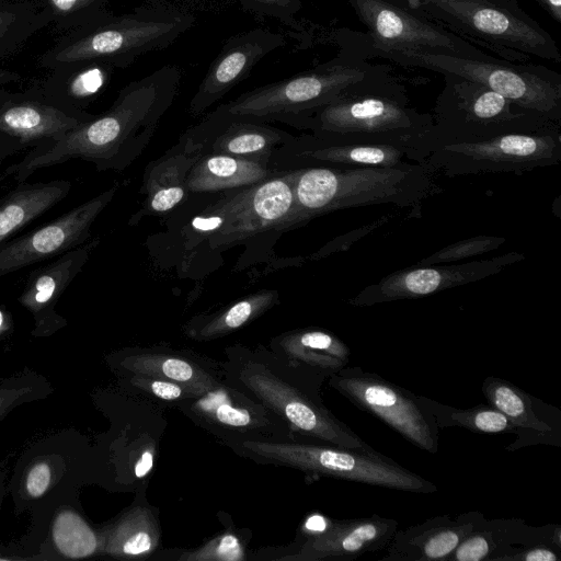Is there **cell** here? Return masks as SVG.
Returning <instances> with one entry per match:
<instances>
[{"label":"cell","mask_w":561,"mask_h":561,"mask_svg":"<svg viewBox=\"0 0 561 561\" xmlns=\"http://www.w3.org/2000/svg\"><path fill=\"white\" fill-rule=\"evenodd\" d=\"M182 70L162 66L126 84L112 106L64 135L33 147L7 170L20 183L43 168L82 159L99 171H122L146 149L179 94Z\"/></svg>","instance_id":"6da1fadb"},{"label":"cell","mask_w":561,"mask_h":561,"mask_svg":"<svg viewBox=\"0 0 561 561\" xmlns=\"http://www.w3.org/2000/svg\"><path fill=\"white\" fill-rule=\"evenodd\" d=\"M225 356L224 381L280 417L298 440L374 449L325 407L321 388L327 374L290 365L262 345H231Z\"/></svg>","instance_id":"7a4b0ae2"},{"label":"cell","mask_w":561,"mask_h":561,"mask_svg":"<svg viewBox=\"0 0 561 561\" xmlns=\"http://www.w3.org/2000/svg\"><path fill=\"white\" fill-rule=\"evenodd\" d=\"M295 204L280 230L339 209L393 204H420L442 188L420 163L401 167L289 169Z\"/></svg>","instance_id":"3957f363"},{"label":"cell","mask_w":561,"mask_h":561,"mask_svg":"<svg viewBox=\"0 0 561 561\" xmlns=\"http://www.w3.org/2000/svg\"><path fill=\"white\" fill-rule=\"evenodd\" d=\"M354 87L291 126L330 140L393 147L420 164L438 148L432 115L409 107L398 93Z\"/></svg>","instance_id":"277c9868"},{"label":"cell","mask_w":561,"mask_h":561,"mask_svg":"<svg viewBox=\"0 0 561 561\" xmlns=\"http://www.w3.org/2000/svg\"><path fill=\"white\" fill-rule=\"evenodd\" d=\"M186 11L167 7H141L133 12L105 15L62 35L38 58L41 67L54 69L80 60H105L125 69L139 57L171 46L195 24Z\"/></svg>","instance_id":"5b68a950"},{"label":"cell","mask_w":561,"mask_h":561,"mask_svg":"<svg viewBox=\"0 0 561 561\" xmlns=\"http://www.w3.org/2000/svg\"><path fill=\"white\" fill-rule=\"evenodd\" d=\"M236 453L257 462L295 468L311 477H329L414 493L437 491L432 481L375 449H351L309 440H249L243 442Z\"/></svg>","instance_id":"8992f818"},{"label":"cell","mask_w":561,"mask_h":561,"mask_svg":"<svg viewBox=\"0 0 561 561\" xmlns=\"http://www.w3.org/2000/svg\"><path fill=\"white\" fill-rule=\"evenodd\" d=\"M377 48L401 64L448 73L483 85L525 111L561 124L559 78L552 79L527 69L424 48L379 45Z\"/></svg>","instance_id":"52a82bcc"},{"label":"cell","mask_w":561,"mask_h":561,"mask_svg":"<svg viewBox=\"0 0 561 561\" xmlns=\"http://www.w3.org/2000/svg\"><path fill=\"white\" fill-rule=\"evenodd\" d=\"M435 113L438 148L561 125L520 108L495 91L462 79L447 87L437 100Z\"/></svg>","instance_id":"ba28073f"},{"label":"cell","mask_w":561,"mask_h":561,"mask_svg":"<svg viewBox=\"0 0 561 561\" xmlns=\"http://www.w3.org/2000/svg\"><path fill=\"white\" fill-rule=\"evenodd\" d=\"M561 163V125L527 134H507L476 142L443 146L422 163L446 176L523 174Z\"/></svg>","instance_id":"9c48e42d"},{"label":"cell","mask_w":561,"mask_h":561,"mask_svg":"<svg viewBox=\"0 0 561 561\" xmlns=\"http://www.w3.org/2000/svg\"><path fill=\"white\" fill-rule=\"evenodd\" d=\"M295 204L288 170L256 184L241 187L196 216L188 241L231 244L268 230H280Z\"/></svg>","instance_id":"30bf717a"},{"label":"cell","mask_w":561,"mask_h":561,"mask_svg":"<svg viewBox=\"0 0 561 561\" xmlns=\"http://www.w3.org/2000/svg\"><path fill=\"white\" fill-rule=\"evenodd\" d=\"M411 5L458 33L470 35L493 47L543 59L561 60L552 37L535 21L516 9L492 0H410ZM505 5V4H504Z\"/></svg>","instance_id":"8fae6325"},{"label":"cell","mask_w":561,"mask_h":561,"mask_svg":"<svg viewBox=\"0 0 561 561\" xmlns=\"http://www.w3.org/2000/svg\"><path fill=\"white\" fill-rule=\"evenodd\" d=\"M364 77V72L355 68L320 66L247 91L218 107L231 115L293 125L342 95Z\"/></svg>","instance_id":"7c38bea8"},{"label":"cell","mask_w":561,"mask_h":561,"mask_svg":"<svg viewBox=\"0 0 561 561\" xmlns=\"http://www.w3.org/2000/svg\"><path fill=\"white\" fill-rule=\"evenodd\" d=\"M328 380L351 403L381 420L415 447L431 454L438 451L439 428L420 394L357 366L343 367Z\"/></svg>","instance_id":"4fadbf2b"},{"label":"cell","mask_w":561,"mask_h":561,"mask_svg":"<svg viewBox=\"0 0 561 561\" xmlns=\"http://www.w3.org/2000/svg\"><path fill=\"white\" fill-rule=\"evenodd\" d=\"M176 407L234 451L249 440H298L280 417L225 381Z\"/></svg>","instance_id":"5bb4252c"},{"label":"cell","mask_w":561,"mask_h":561,"mask_svg":"<svg viewBox=\"0 0 561 561\" xmlns=\"http://www.w3.org/2000/svg\"><path fill=\"white\" fill-rule=\"evenodd\" d=\"M517 252L474 260L460 264L412 265L396 271L378 283L366 286L348 300L355 307H367L402 299H415L434 295L456 286L493 276L506 266L524 260Z\"/></svg>","instance_id":"9a60e30c"},{"label":"cell","mask_w":561,"mask_h":561,"mask_svg":"<svg viewBox=\"0 0 561 561\" xmlns=\"http://www.w3.org/2000/svg\"><path fill=\"white\" fill-rule=\"evenodd\" d=\"M115 192L116 186H113L44 226L1 243L0 277L80 247Z\"/></svg>","instance_id":"2e32d148"},{"label":"cell","mask_w":561,"mask_h":561,"mask_svg":"<svg viewBox=\"0 0 561 561\" xmlns=\"http://www.w3.org/2000/svg\"><path fill=\"white\" fill-rule=\"evenodd\" d=\"M283 34L252 28L229 37L208 67L188 104V113L199 116L243 81L272 51L286 45Z\"/></svg>","instance_id":"e0dca14e"},{"label":"cell","mask_w":561,"mask_h":561,"mask_svg":"<svg viewBox=\"0 0 561 561\" xmlns=\"http://www.w3.org/2000/svg\"><path fill=\"white\" fill-rule=\"evenodd\" d=\"M187 133L202 145L203 152L245 158L270 167L277 151L293 136L268 122L231 115L219 107Z\"/></svg>","instance_id":"ac0fdd59"},{"label":"cell","mask_w":561,"mask_h":561,"mask_svg":"<svg viewBox=\"0 0 561 561\" xmlns=\"http://www.w3.org/2000/svg\"><path fill=\"white\" fill-rule=\"evenodd\" d=\"M489 404L502 412L517 428L518 436L505 447L561 446V412L505 379L489 376L482 382Z\"/></svg>","instance_id":"d6986e66"},{"label":"cell","mask_w":561,"mask_h":561,"mask_svg":"<svg viewBox=\"0 0 561 561\" xmlns=\"http://www.w3.org/2000/svg\"><path fill=\"white\" fill-rule=\"evenodd\" d=\"M398 526L396 519L377 514L347 519L332 518L323 533L301 539L298 552L286 560L351 561L387 548Z\"/></svg>","instance_id":"ffe728a7"},{"label":"cell","mask_w":561,"mask_h":561,"mask_svg":"<svg viewBox=\"0 0 561 561\" xmlns=\"http://www.w3.org/2000/svg\"><path fill=\"white\" fill-rule=\"evenodd\" d=\"M405 152L393 147L348 144L312 134L291 136L273 160L276 170L307 167H401Z\"/></svg>","instance_id":"44dd1931"},{"label":"cell","mask_w":561,"mask_h":561,"mask_svg":"<svg viewBox=\"0 0 561 561\" xmlns=\"http://www.w3.org/2000/svg\"><path fill=\"white\" fill-rule=\"evenodd\" d=\"M484 515L469 511L456 517L438 515L394 533L381 561H447Z\"/></svg>","instance_id":"7402d4cb"},{"label":"cell","mask_w":561,"mask_h":561,"mask_svg":"<svg viewBox=\"0 0 561 561\" xmlns=\"http://www.w3.org/2000/svg\"><path fill=\"white\" fill-rule=\"evenodd\" d=\"M357 12L370 28L376 45L411 48L448 49L450 53L465 54L461 39L434 27L427 22L394 7L383 0H356ZM454 54V55H455ZM457 55V54H456ZM469 57H471L468 54Z\"/></svg>","instance_id":"603a6c76"},{"label":"cell","mask_w":561,"mask_h":561,"mask_svg":"<svg viewBox=\"0 0 561 561\" xmlns=\"http://www.w3.org/2000/svg\"><path fill=\"white\" fill-rule=\"evenodd\" d=\"M84 121L47 101L39 87L25 93H0V131L22 146L57 138Z\"/></svg>","instance_id":"cb8c5ba5"},{"label":"cell","mask_w":561,"mask_h":561,"mask_svg":"<svg viewBox=\"0 0 561 561\" xmlns=\"http://www.w3.org/2000/svg\"><path fill=\"white\" fill-rule=\"evenodd\" d=\"M549 543L561 550L560 525L529 526L522 518H483L447 561H499L514 548Z\"/></svg>","instance_id":"d4e9b609"},{"label":"cell","mask_w":561,"mask_h":561,"mask_svg":"<svg viewBox=\"0 0 561 561\" xmlns=\"http://www.w3.org/2000/svg\"><path fill=\"white\" fill-rule=\"evenodd\" d=\"M128 374L154 377L180 383L199 397L224 381L221 363L191 351L140 348L129 351L122 360Z\"/></svg>","instance_id":"484cf974"},{"label":"cell","mask_w":561,"mask_h":561,"mask_svg":"<svg viewBox=\"0 0 561 561\" xmlns=\"http://www.w3.org/2000/svg\"><path fill=\"white\" fill-rule=\"evenodd\" d=\"M116 68L105 60H80L50 70L39 90L44 98L62 111L89 119L84 107L107 87Z\"/></svg>","instance_id":"4316f807"},{"label":"cell","mask_w":561,"mask_h":561,"mask_svg":"<svg viewBox=\"0 0 561 561\" xmlns=\"http://www.w3.org/2000/svg\"><path fill=\"white\" fill-rule=\"evenodd\" d=\"M268 350L290 365L327 374L329 378L346 367L351 356L350 347L340 337L319 328L283 333L272 339Z\"/></svg>","instance_id":"83f0119b"},{"label":"cell","mask_w":561,"mask_h":561,"mask_svg":"<svg viewBox=\"0 0 561 561\" xmlns=\"http://www.w3.org/2000/svg\"><path fill=\"white\" fill-rule=\"evenodd\" d=\"M202 153V145L186 131L178 145L149 164L144 188L151 211H168L183 201L188 172Z\"/></svg>","instance_id":"f1b7e54d"},{"label":"cell","mask_w":561,"mask_h":561,"mask_svg":"<svg viewBox=\"0 0 561 561\" xmlns=\"http://www.w3.org/2000/svg\"><path fill=\"white\" fill-rule=\"evenodd\" d=\"M279 171L264 163L217 152H203L187 175L190 192H217L250 186Z\"/></svg>","instance_id":"f546056e"},{"label":"cell","mask_w":561,"mask_h":561,"mask_svg":"<svg viewBox=\"0 0 561 561\" xmlns=\"http://www.w3.org/2000/svg\"><path fill=\"white\" fill-rule=\"evenodd\" d=\"M70 190L71 183L65 180L22 182L0 199V244L62 201Z\"/></svg>","instance_id":"4dcf8cb0"},{"label":"cell","mask_w":561,"mask_h":561,"mask_svg":"<svg viewBox=\"0 0 561 561\" xmlns=\"http://www.w3.org/2000/svg\"><path fill=\"white\" fill-rule=\"evenodd\" d=\"M90 245L77 247L51 263L34 270L25 283L21 301L34 311L51 310L57 299L87 263Z\"/></svg>","instance_id":"1f68e13d"},{"label":"cell","mask_w":561,"mask_h":561,"mask_svg":"<svg viewBox=\"0 0 561 561\" xmlns=\"http://www.w3.org/2000/svg\"><path fill=\"white\" fill-rule=\"evenodd\" d=\"M278 302L276 290H260L248 295L229 307L206 317L187 330L197 341H211L232 333L253 321Z\"/></svg>","instance_id":"d6a6232c"},{"label":"cell","mask_w":561,"mask_h":561,"mask_svg":"<svg viewBox=\"0 0 561 561\" xmlns=\"http://www.w3.org/2000/svg\"><path fill=\"white\" fill-rule=\"evenodd\" d=\"M422 403L432 413L439 430L460 427L479 434H513L517 428L497 409L491 404H477L469 409L443 404L425 396H420Z\"/></svg>","instance_id":"836d02e7"},{"label":"cell","mask_w":561,"mask_h":561,"mask_svg":"<svg viewBox=\"0 0 561 561\" xmlns=\"http://www.w3.org/2000/svg\"><path fill=\"white\" fill-rule=\"evenodd\" d=\"M161 529L150 507L137 506L122 519L113 534L111 550L122 557L144 559L160 542Z\"/></svg>","instance_id":"e575fe53"},{"label":"cell","mask_w":561,"mask_h":561,"mask_svg":"<svg viewBox=\"0 0 561 561\" xmlns=\"http://www.w3.org/2000/svg\"><path fill=\"white\" fill-rule=\"evenodd\" d=\"M47 25L39 4L26 0H0V56L10 55Z\"/></svg>","instance_id":"d590c367"},{"label":"cell","mask_w":561,"mask_h":561,"mask_svg":"<svg viewBox=\"0 0 561 561\" xmlns=\"http://www.w3.org/2000/svg\"><path fill=\"white\" fill-rule=\"evenodd\" d=\"M111 0H43L39 10L57 31L70 32L108 13Z\"/></svg>","instance_id":"8d00e7d4"},{"label":"cell","mask_w":561,"mask_h":561,"mask_svg":"<svg viewBox=\"0 0 561 561\" xmlns=\"http://www.w3.org/2000/svg\"><path fill=\"white\" fill-rule=\"evenodd\" d=\"M53 537L58 550L69 558H84L96 549V538L91 528L76 513L61 512L55 519Z\"/></svg>","instance_id":"74e56055"},{"label":"cell","mask_w":561,"mask_h":561,"mask_svg":"<svg viewBox=\"0 0 561 561\" xmlns=\"http://www.w3.org/2000/svg\"><path fill=\"white\" fill-rule=\"evenodd\" d=\"M504 242L505 238L502 237L484 234L471 237L442 248L430 256L417 261L414 265H435L474 257L496 250Z\"/></svg>","instance_id":"f35d334b"},{"label":"cell","mask_w":561,"mask_h":561,"mask_svg":"<svg viewBox=\"0 0 561 561\" xmlns=\"http://www.w3.org/2000/svg\"><path fill=\"white\" fill-rule=\"evenodd\" d=\"M178 559L183 561H241L245 559V552L241 538L232 531H226L195 550L183 552Z\"/></svg>","instance_id":"ab89813d"},{"label":"cell","mask_w":561,"mask_h":561,"mask_svg":"<svg viewBox=\"0 0 561 561\" xmlns=\"http://www.w3.org/2000/svg\"><path fill=\"white\" fill-rule=\"evenodd\" d=\"M129 383L140 394L167 403H180L196 396L184 386L154 377L128 374Z\"/></svg>","instance_id":"60d3db41"},{"label":"cell","mask_w":561,"mask_h":561,"mask_svg":"<svg viewBox=\"0 0 561 561\" xmlns=\"http://www.w3.org/2000/svg\"><path fill=\"white\" fill-rule=\"evenodd\" d=\"M243 10L265 19L276 20L287 26L296 25V15L301 9V0H229Z\"/></svg>","instance_id":"b9f144b4"},{"label":"cell","mask_w":561,"mask_h":561,"mask_svg":"<svg viewBox=\"0 0 561 561\" xmlns=\"http://www.w3.org/2000/svg\"><path fill=\"white\" fill-rule=\"evenodd\" d=\"M560 551L549 543H535L514 548L499 561H559Z\"/></svg>","instance_id":"7bdbcfd3"},{"label":"cell","mask_w":561,"mask_h":561,"mask_svg":"<svg viewBox=\"0 0 561 561\" xmlns=\"http://www.w3.org/2000/svg\"><path fill=\"white\" fill-rule=\"evenodd\" d=\"M51 479L50 468L47 463L35 465L26 478V490L33 497H38L45 493Z\"/></svg>","instance_id":"ee69618b"},{"label":"cell","mask_w":561,"mask_h":561,"mask_svg":"<svg viewBox=\"0 0 561 561\" xmlns=\"http://www.w3.org/2000/svg\"><path fill=\"white\" fill-rule=\"evenodd\" d=\"M331 520L332 518L319 513L309 515L300 527L301 539L320 535L329 527Z\"/></svg>","instance_id":"f6af8a7d"},{"label":"cell","mask_w":561,"mask_h":561,"mask_svg":"<svg viewBox=\"0 0 561 561\" xmlns=\"http://www.w3.org/2000/svg\"><path fill=\"white\" fill-rule=\"evenodd\" d=\"M153 458L154 457L151 449H146L142 451L135 463L134 472L137 478H144L151 471L153 467Z\"/></svg>","instance_id":"bcb514c9"},{"label":"cell","mask_w":561,"mask_h":561,"mask_svg":"<svg viewBox=\"0 0 561 561\" xmlns=\"http://www.w3.org/2000/svg\"><path fill=\"white\" fill-rule=\"evenodd\" d=\"M20 147H22V145L18 139L0 131V163L8 154L18 150Z\"/></svg>","instance_id":"7dc6e473"},{"label":"cell","mask_w":561,"mask_h":561,"mask_svg":"<svg viewBox=\"0 0 561 561\" xmlns=\"http://www.w3.org/2000/svg\"><path fill=\"white\" fill-rule=\"evenodd\" d=\"M552 19L561 23V0H536Z\"/></svg>","instance_id":"c3c4849f"},{"label":"cell","mask_w":561,"mask_h":561,"mask_svg":"<svg viewBox=\"0 0 561 561\" xmlns=\"http://www.w3.org/2000/svg\"><path fill=\"white\" fill-rule=\"evenodd\" d=\"M3 322H4V314H3L2 310L0 309V330L3 327Z\"/></svg>","instance_id":"681fc988"},{"label":"cell","mask_w":561,"mask_h":561,"mask_svg":"<svg viewBox=\"0 0 561 561\" xmlns=\"http://www.w3.org/2000/svg\"><path fill=\"white\" fill-rule=\"evenodd\" d=\"M492 1H495V2H499V3H502V4H505V5H508V1L507 0H492Z\"/></svg>","instance_id":"f907efd6"},{"label":"cell","mask_w":561,"mask_h":561,"mask_svg":"<svg viewBox=\"0 0 561 561\" xmlns=\"http://www.w3.org/2000/svg\"><path fill=\"white\" fill-rule=\"evenodd\" d=\"M182 1H192V2H198V1H206V0H182Z\"/></svg>","instance_id":"816d5d0a"},{"label":"cell","mask_w":561,"mask_h":561,"mask_svg":"<svg viewBox=\"0 0 561 561\" xmlns=\"http://www.w3.org/2000/svg\"><path fill=\"white\" fill-rule=\"evenodd\" d=\"M3 57L0 56V60L2 59Z\"/></svg>","instance_id":"f5cc1de1"}]
</instances>
